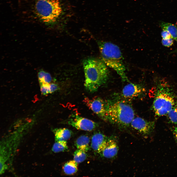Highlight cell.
I'll list each match as a JSON object with an SVG mask.
<instances>
[{
	"label": "cell",
	"mask_w": 177,
	"mask_h": 177,
	"mask_svg": "<svg viewBox=\"0 0 177 177\" xmlns=\"http://www.w3.org/2000/svg\"><path fill=\"white\" fill-rule=\"evenodd\" d=\"M29 132L23 128L7 132L0 140V174H3L12 165L14 157L24 138Z\"/></svg>",
	"instance_id": "obj_1"
},
{
	"label": "cell",
	"mask_w": 177,
	"mask_h": 177,
	"mask_svg": "<svg viewBox=\"0 0 177 177\" xmlns=\"http://www.w3.org/2000/svg\"><path fill=\"white\" fill-rule=\"evenodd\" d=\"M83 64L85 87L89 92H95L108 79L109 72L107 66L102 59L93 58L85 59Z\"/></svg>",
	"instance_id": "obj_2"
},
{
	"label": "cell",
	"mask_w": 177,
	"mask_h": 177,
	"mask_svg": "<svg viewBox=\"0 0 177 177\" xmlns=\"http://www.w3.org/2000/svg\"><path fill=\"white\" fill-rule=\"evenodd\" d=\"M98 43L102 61L107 66L115 71L123 81H128L119 47L109 42L99 41Z\"/></svg>",
	"instance_id": "obj_3"
},
{
	"label": "cell",
	"mask_w": 177,
	"mask_h": 177,
	"mask_svg": "<svg viewBox=\"0 0 177 177\" xmlns=\"http://www.w3.org/2000/svg\"><path fill=\"white\" fill-rule=\"evenodd\" d=\"M107 115L108 121L124 128L130 125L135 116L131 105L122 100L108 105Z\"/></svg>",
	"instance_id": "obj_4"
},
{
	"label": "cell",
	"mask_w": 177,
	"mask_h": 177,
	"mask_svg": "<svg viewBox=\"0 0 177 177\" xmlns=\"http://www.w3.org/2000/svg\"><path fill=\"white\" fill-rule=\"evenodd\" d=\"M35 6L38 15L43 21L45 22L55 21L62 11L61 5L58 0H38Z\"/></svg>",
	"instance_id": "obj_5"
},
{
	"label": "cell",
	"mask_w": 177,
	"mask_h": 177,
	"mask_svg": "<svg viewBox=\"0 0 177 177\" xmlns=\"http://www.w3.org/2000/svg\"><path fill=\"white\" fill-rule=\"evenodd\" d=\"M175 104L173 95L167 88H161L158 90L154 99L153 108L158 116L167 115Z\"/></svg>",
	"instance_id": "obj_6"
},
{
	"label": "cell",
	"mask_w": 177,
	"mask_h": 177,
	"mask_svg": "<svg viewBox=\"0 0 177 177\" xmlns=\"http://www.w3.org/2000/svg\"><path fill=\"white\" fill-rule=\"evenodd\" d=\"M84 101L101 118L105 121H108L107 113L108 105L105 101L100 97H96L91 99L85 97Z\"/></svg>",
	"instance_id": "obj_7"
},
{
	"label": "cell",
	"mask_w": 177,
	"mask_h": 177,
	"mask_svg": "<svg viewBox=\"0 0 177 177\" xmlns=\"http://www.w3.org/2000/svg\"><path fill=\"white\" fill-rule=\"evenodd\" d=\"M67 123L76 129L88 131L94 130L98 126L97 123L93 121L77 115H72Z\"/></svg>",
	"instance_id": "obj_8"
},
{
	"label": "cell",
	"mask_w": 177,
	"mask_h": 177,
	"mask_svg": "<svg viewBox=\"0 0 177 177\" xmlns=\"http://www.w3.org/2000/svg\"><path fill=\"white\" fill-rule=\"evenodd\" d=\"M130 125L134 130L144 135L151 134L155 128L154 122L148 121L138 117L134 118Z\"/></svg>",
	"instance_id": "obj_9"
},
{
	"label": "cell",
	"mask_w": 177,
	"mask_h": 177,
	"mask_svg": "<svg viewBox=\"0 0 177 177\" xmlns=\"http://www.w3.org/2000/svg\"><path fill=\"white\" fill-rule=\"evenodd\" d=\"M145 90V88L141 85L130 83L123 88L121 95L125 98H133L140 96Z\"/></svg>",
	"instance_id": "obj_10"
},
{
	"label": "cell",
	"mask_w": 177,
	"mask_h": 177,
	"mask_svg": "<svg viewBox=\"0 0 177 177\" xmlns=\"http://www.w3.org/2000/svg\"><path fill=\"white\" fill-rule=\"evenodd\" d=\"M118 147L114 137H110L100 153L101 155L106 158H113L117 155Z\"/></svg>",
	"instance_id": "obj_11"
},
{
	"label": "cell",
	"mask_w": 177,
	"mask_h": 177,
	"mask_svg": "<svg viewBox=\"0 0 177 177\" xmlns=\"http://www.w3.org/2000/svg\"><path fill=\"white\" fill-rule=\"evenodd\" d=\"M110 137L100 132L94 133L91 139V148L94 151L100 153Z\"/></svg>",
	"instance_id": "obj_12"
},
{
	"label": "cell",
	"mask_w": 177,
	"mask_h": 177,
	"mask_svg": "<svg viewBox=\"0 0 177 177\" xmlns=\"http://www.w3.org/2000/svg\"><path fill=\"white\" fill-rule=\"evenodd\" d=\"M53 132L55 136V141H67L71 138L72 132L65 128H56Z\"/></svg>",
	"instance_id": "obj_13"
},
{
	"label": "cell",
	"mask_w": 177,
	"mask_h": 177,
	"mask_svg": "<svg viewBox=\"0 0 177 177\" xmlns=\"http://www.w3.org/2000/svg\"><path fill=\"white\" fill-rule=\"evenodd\" d=\"M89 137L86 135H83L79 137L75 142V146L78 149L87 152L89 149L90 142Z\"/></svg>",
	"instance_id": "obj_14"
},
{
	"label": "cell",
	"mask_w": 177,
	"mask_h": 177,
	"mask_svg": "<svg viewBox=\"0 0 177 177\" xmlns=\"http://www.w3.org/2000/svg\"><path fill=\"white\" fill-rule=\"evenodd\" d=\"M64 173L67 175H73L78 170V163L74 160L65 163L63 167Z\"/></svg>",
	"instance_id": "obj_15"
},
{
	"label": "cell",
	"mask_w": 177,
	"mask_h": 177,
	"mask_svg": "<svg viewBox=\"0 0 177 177\" xmlns=\"http://www.w3.org/2000/svg\"><path fill=\"white\" fill-rule=\"evenodd\" d=\"M160 26L162 30H165L170 34L172 37L177 42V27L172 24L162 22Z\"/></svg>",
	"instance_id": "obj_16"
},
{
	"label": "cell",
	"mask_w": 177,
	"mask_h": 177,
	"mask_svg": "<svg viewBox=\"0 0 177 177\" xmlns=\"http://www.w3.org/2000/svg\"><path fill=\"white\" fill-rule=\"evenodd\" d=\"M68 149L66 141H55L52 147V150L53 152L57 153L66 151Z\"/></svg>",
	"instance_id": "obj_17"
},
{
	"label": "cell",
	"mask_w": 177,
	"mask_h": 177,
	"mask_svg": "<svg viewBox=\"0 0 177 177\" xmlns=\"http://www.w3.org/2000/svg\"><path fill=\"white\" fill-rule=\"evenodd\" d=\"M86 152L77 149L74 154V160L77 163H81L86 160L87 157Z\"/></svg>",
	"instance_id": "obj_18"
},
{
	"label": "cell",
	"mask_w": 177,
	"mask_h": 177,
	"mask_svg": "<svg viewBox=\"0 0 177 177\" xmlns=\"http://www.w3.org/2000/svg\"><path fill=\"white\" fill-rule=\"evenodd\" d=\"M167 115L171 123L177 125V104H175Z\"/></svg>",
	"instance_id": "obj_19"
},
{
	"label": "cell",
	"mask_w": 177,
	"mask_h": 177,
	"mask_svg": "<svg viewBox=\"0 0 177 177\" xmlns=\"http://www.w3.org/2000/svg\"><path fill=\"white\" fill-rule=\"evenodd\" d=\"M49 84L44 83L40 84V90L42 94L43 95H46L50 93L49 88Z\"/></svg>",
	"instance_id": "obj_20"
},
{
	"label": "cell",
	"mask_w": 177,
	"mask_h": 177,
	"mask_svg": "<svg viewBox=\"0 0 177 177\" xmlns=\"http://www.w3.org/2000/svg\"><path fill=\"white\" fill-rule=\"evenodd\" d=\"M172 38L167 39H162V43L163 46L167 47L171 46L173 43V39Z\"/></svg>",
	"instance_id": "obj_21"
},
{
	"label": "cell",
	"mask_w": 177,
	"mask_h": 177,
	"mask_svg": "<svg viewBox=\"0 0 177 177\" xmlns=\"http://www.w3.org/2000/svg\"><path fill=\"white\" fill-rule=\"evenodd\" d=\"M52 78L50 75L48 73L45 72L42 81L40 84L44 83L49 84L51 81Z\"/></svg>",
	"instance_id": "obj_22"
},
{
	"label": "cell",
	"mask_w": 177,
	"mask_h": 177,
	"mask_svg": "<svg viewBox=\"0 0 177 177\" xmlns=\"http://www.w3.org/2000/svg\"><path fill=\"white\" fill-rule=\"evenodd\" d=\"M161 35L163 39H167L172 38L169 32L165 30H162L161 32Z\"/></svg>",
	"instance_id": "obj_23"
},
{
	"label": "cell",
	"mask_w": 177,
	"mask_h": 177,
	"mask_svg": "<svg viewBox=\"0 0 177 177\" xmlns=\"http://www.w3.org/2000/svg\"><path fill=\"white\" fill-rule=\"evenodd\" d=\"M49 88L50 93H51L57 90L58 87L57 84L52 83L49 84Z\"/></svg>",
	"instance_id": "obj_24"
},
{
	"label": "cell",
	"mask_w": 177,
	"mask_h": 177,
	"mask_svg": "<svg viewBox=\"0 0 177 177\" xmlns=\"http://www.w3.org/2000/svg\"><path fill=\"white\" fill-rule=\"evenodd\" d=\"M45 72L44 71H42L38 73V78L40 83L42 81Z\"/></svg>",
	"instance_id": "obj_25"
},
{
	"label": "cell",
	"mask_w": 177,
	"mask_h": 177,
	"mask_svg": "<svg viewBox=\"0 0 177 177\" xmlns=\"http://www.w3.org/2000/svg\"><path fill=\"white\" fill-rule=\"evenodd\" d=\"M173 132L175 140L177 143V127L174 128Z\"/></svg>",
	"instance_id": "obj_26"
}]
</instances>
